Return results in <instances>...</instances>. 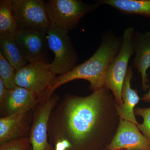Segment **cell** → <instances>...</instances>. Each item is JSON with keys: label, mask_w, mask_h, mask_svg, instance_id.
Instances as JSON below:
<instances>
[{"label": "cell", "mask_w": 150, "mask_h": 150, "mask_svg": "<svg viewBox=\"0 0 150 150\" xmlns=\"http://www.w3.org/2000/svg\"><path fill=\"white\" fill-rule=\"evenodd\" d=\"M111 91L104 86L87 96L67 94L51 112L48 141L54 150H105L120 119Z\"/></svg>", "instance_id": "6da1fadb"}, {"label": "cell", "mask_w": 150, "mask_h": 150, "mask_svg": "<svg viewBox=\"0 0 150 150\" xmlns=\"http://www.w3.org/2000/svg\"><path fill=\"white\" fill-rule=\"evenodd\" d=\"M121 43L122 38L116 37L112 32L105 33L94 54L83 63L76 66L71 71L56 77L44 97H51L56 89L75 80L87 81L90 84V89L93 92L102 88L104 87L108 69L119 52Z\"/></svg>", "instance_id": "7a4b0ae2"}, {"label": "cell", "mask_w": 150, "mask_h": 150, "mask_svg": "<svg viewBox=\"0 0 150 150\" xmlns=\"http://www.w3.org/2000/svg\"><path fill=\"white\" fill-rule=\"evenodd\" d=\"M135 32V30L132 27L124 30L121 48L109 65L105 77L104 86L112 92L120 106L123 103L122 88L129 69V60L134 53Z\"/></svg>", "instance_id": "3957f363"}, {"label": "cell", "mask_w": 150, "mask_h": 150, "mask_svg": "<svg viewBox=\"0 0 150 150\" xmlns=\"http://www.w3.org/2000/svg\"><path fill=\"white\" fill-rule=\"evenodd\" d=\"M99 5L97 2L88 4L80 0H49L45 2L50 26L68 32L76 28L81 19Z\"/></svg>", "instance_id": "277c9868"}, {"label": "cell", "mask_w": 150, "mask_h": 150, "mask_svg": "<svg viewBox=\"0 0 150 150\" xmlns=\"http://www.w3.org/2000/svg\"><path fill=\"white\" fill-rule=\"evenodd\" d=\"M68 33L64 30L51 26L46 32L48 47L54 55L50 67L56 76L71 71L77 62V54Z\"/></svg>", "instance_id": "5b68a950"}, {"label": "cell", "mask_w": 150, "mask_h": 150, "mask_svg": "<svg viewBox=\"0 0 150 150\" xmlns=\"http://www.w3.org/2000/svg\"><path fill=\"white\" fill-rule=\"evenodd\" d=\"M12 13L18 30L47 32L50 26L43 0H12Z\"/></svg>", "instance_id": "8992f818"}, {"label": "cell", "mask_w": 150, "mask_h": 150, "mask_svg": "<svg viewBox=\"0 0 150 150\" xmlns=\"http://www.w3.org/2000/svg\"><path fill=\"white\" fill-rule=\"evenodd\" d=\"M61 99L54 93L43 98L33 110V119L29 137L32 150H54L48 141V129L49 118Z\"/></svg>", "instance_id": "52a82bcc"}, {"label": "cell", "mask_w": 150, "mask_h": 150, "mask_svg": "<svg viewBox=\"0 0 150 150\" xmlns=\"http://www.w3.org/2000/svg\"><path fill=\"white\" fill-rule=\"evenodd\" d=\"M56 77L50 64L35 62L29 63L16 71L15 83L18 86L34 92L42 99Z\"/></svg>", "instance_id": "ba28073f"}, {"label": "cell", "mask_w": 150, "mask_h": 150, "mask_svg": "<svg viewBox=\"0 0 150 150\" xmlns=\"http://www.w3.org/2000/svg\"><path fill=\"white\" fill-rule=\"evenodd\" d=\"M15 39L22 56L26 62L50 64L46 32L34 30H18Z\"/></svg>", "instance_id": "9c48e42d"}, {"label": "cell", "mask_w": 150, "mask_h": 150, "mask_svg": "<svg viewBox=\"0 0 150 150\" xmlns=\"http://www.w3.org/2000/svg\"><path fill=\"white\" fill-rule=\"evenodd\" d=\"M105 150H150V140L134 123L120 119L117 132Z\"/></svg>", "instance_id": "30bf717a"}, {"label": "cell", "mask_w": 150, "mask_h": 150, "mask_svg": "<svg viewBox=\"0 0 150 150\" xmlns=\"http://www.w3.org/2000/svg\"><path fill=\"white\" fill-rule=\"evenodd\" d=\"M33 110L16 113L0 118V145L29 136Z\"/></svg>", "instance_id": "8fae6325"}, {"label": "cell", "mask_w": 150, "mask_h": 150, "mask_svg": "<svg viewBox=\"0 0 150 150\" xmlns=\"http://www.w3.org/2000/svg\"><path fill=\"white\" fill-rule=\"evenodd\" d=\"M42 100L38 95L32 91L16 86L9 90L7 101L4 111L7 115L22 113L33 110Z\"/></svg>", "instance_id": "7c38bea8"}, {"label": "cell", "mask_w": 150, "mask_h": 150, "mask_svg": "<svg viewBox=\"0 0 150 150\" xmlns=\"http://www.w3.org/2000/svg\"><path fill=\"white\" fill-rule=\"evenodd\" d=\"M134 50L135 56L133 67L141 74L142 89L146 91L149 88L147 72L150 68V30L144 33L135 31Z\"/></svg>", "instance_id": "4fadbf2b"}, {"label": "cell", "mask_w": 150, "mask_h": 150, "mask_svg": "<svg viewBox=\"0 0 150 150\" xmlns=\"http://www.w3.org/2000/svg\"><path fill=\"white\" fill-rule=\"evenodd\" d=\"M133 73L132 67H129L122 90L123 103L121 105H117V110L118 116L123 120L130 121L138 125L134 113L135 107L140 100L138 92L131 87V81L133 78Z\"/></svg>", "instance_id": "5bb4252c"}, {"label": "cell", "mask_w": 150, "mask_h": 150, "mask_svg": "<svg viewBox=\"0 0 150 150\" xmlns=\"http://www.w3.org/2000/svg\"><path fill=\"white\" fill-rule=\"evenodd\" d=\"M97 2L110 6L123 14L137 15L150 18V0H100Z\"/></svg>", "instance_id": "9a60e30c"}, {"label": "cell", "mask_w": 150, "mask_h": 150, "mask_svg": "<svg viewBox=\"0 0 150 150\" xmlns=\"http://www.w3.org/2000/svg\"><path fill=\"white\" fill-rule=\"evenodd\" d=\"M18 30L12 13V0L0 1V39L15 38Z\"/></svg>", "instance_id": "2e32d148"}, {"label": "cell", "mask_w": 150, "mask_h": 150, "mask_svg": "<svg viewBox=\"0 0 150 150\" xmlns=\"http://www.w3.org/2000/svg\"><path fill=\"white\" fill-rule=\"evenodd\" d=\"M0 53L17 71L28 64L22 56L15 38L0 39Z\"/></svg>", "instance_id": "e0dca14e"}, {"label": "cell", "mask_w": 150, "mask_h": 150, "mask_svg": "<svg viewBox=\"0 0 150 150\" xmlns=\"http://www.w3.org/2000/svg\"><path fill=\"white\" fill-rule=\"evenodd\" d=\"M16 70L0 53V79L8 90L16 86L15 83Z\"/></svg>", "instance_id": "ac0fdd59"}, {"label": "cell", "mask_w": 150, "mask_h": 150, "mask_svg": "<svg viewBox=\"0 0 150 150\" xmlns=\"http://www.w3.org/2000/svg\"><path fill=\"white\" fill-rule=\"evenodd\" d=\"M135 115H139L143 118V123L137 125L138 129L144 136L150 140V107L137 108L134 110Z\"/></svg>", "instance_id": "d6986e66"}, {"label": "cell", "mask_w": 150, "mask_h": 150, "mask_svg": "<svg viewBox=\"0 0 150 150\" xmlns=\"http://www.w3.org/2000/svg\"><path fill=\"white\" fill-rule=\"evenodd\" d=\"M0 150H32L29 137L9 141L0 145Z\"/></svg>", "instance_id": "ffe728a7"}, {"label": "cell", "mask_w": 150, "mask_h": 150, "mask_svg": "<svg viewBox=\"0 0 150 150\" xmlns=\"http://www.w3.org/2000/svg\"><path fill=\"white\" fill-rule=\"evenodd\" d=\"M9 90L7 88L0 79V109L1 113L3 112L7 101Z\"/></svg>", "instance_id": "44dd1931"}, {"label": "cell", "mask_w": 150, "mask_h": 150, "mask_svg": "<svg viewBox=\"0 0 150 150\" xmlns=\"http://www.w3.org/2000/svg\"><path fill=\"white\" fill-rule=\"evenodd\" d=\"M142 100L147 103H150V89L148 93L145 94L142 98H141Z\"/></svg>", "instance_id": "7402d4cb"}]
</instances>
